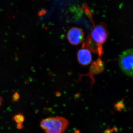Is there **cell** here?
I'll use <instances>...</instances> for the list:
<instances>
[{"label": "cell", "mask_w": 133, "mask_h": 133, "mask_svg": "<svg viewBox=\"0 0 133 133\" xmlns=\"http://www.w3.org/2000/svg\"><path fill=\"white\" fill-rule=\"evenodd\" d=\"M69 121L62 116L43 119L40 125L45 133H64L69 125Z\"/></svg>", "instance_id": "1"}, {"label": "cell", "mask_w": 133, "mask_h": 133, "mask_svg": "<svg viewBox=\"0 0 133 133\" xmlns=\"http://www.w3.org/2000/svg\"><path fill=\"white\" fill-rule=\"evenodd\" d=\"M108 36L106 25L104 23H101L94 27L88 37L103 53L102 45L105 42Z\"/></svg>", "instance_id": "2"}, {"label": "cell", "mask_w": 133, "mask_h": 133, "mask_svg": "<svg viewBox=\"0 0 133 133\" xmlns=\"http://www.w3.org/2000/svg\"><path fill=\"white\" fill-rule=\"evenodd\" d=\"M119 63L122 70L125 74L133 77V49L122 52L119 58Z\"/></svg>", "instance_id": "3"}, {"label": "cell", "mask_w": 133, "mask_h": 133, "mask_svg": "<svg viewBox=\"0 0 133 133\" xmlns=\"http://www.w3.org/2000/svg\"><path fill=\"white\" fill-rule=\"evenodd\" d=\"M84 38V33L81 29L78 27L72 28L67 32V39L72 45H79L83 42Z\"/></svg>", "instance_id": "4"}, {"label": "cell", "mask_w": 133, "mask_h": 133, "mask_svg": "<svg viewBox=\"0 0 133 133\" xmlns=\"http://www.w3.org/2000/svg\"><path fill=\"white\" fill-rule=\"evenodd\" d=\"M79 63L83 66H87L92 61V56L91 51L85 48L80 49L77 54Z\"/></svg>", "instance_id": "5"}, {"label": "cell", "mask_w": 133, "mask_h": 133, "mask_svg": "<svg viewBox=\"0 0 133 133\" xmlns=\"http://www.w3.org/2000/svg\"><path fill=\"white\" fill-rule=\"evenodd\" d=\"M104 62L100 59H98L94 62L90 68V74H98L104 71Z\"/></svg>", "instance_id": "6"}, {"label": "cell", "mask_w": 133, "mask_h": 133, "mask_svg": "<svg viewBox=\"0 0 133 133\" xmlns=\"http://www.w3.org/2000/svg\"><path fill=\"white\" fill-rule=\"evenodd\" d=\"M13 120L17 123V124H22L24 121V117L21 114L16 115L13 117Z\"/></svg>", "instance_id": "7"}, {"label": "cell", "mask_w": 133, "mask_h": 133, "mask_svg": "<svg viewBox=\"0 0 133 133\" xmlns=\"http://www.w3.org/2000/svg\"><path fill=\"white\" fill-rule=\"evenodd\" d=\"M19 98H20V95L17 92H15L13 96V101L16 102L19 99Z\"/></svg>", "instance_id": "8"}, {"label": "cell", "mask_w": 133, "mask_h": 133, "mask_svg": "<svg viewBox=\"0 0 133 133\" xmlns=\"http://www.w3.org/2000/svg\"><path fill=\"white\" fill-rule=\"evenodd\" d=\"M3 102V98H2L0 96V107H1V106L2 105V104Z\"/></svg>", "instance_id": "9"}]
</instances>
